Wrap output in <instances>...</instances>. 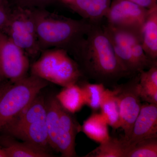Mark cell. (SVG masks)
<instances>
[{"instance_id": "6da1fadb", "label": "cell", "mask_w": 157, "mask_h": 157, "mask_svg": "<svg viewBox=\"0 0 157 157\" xmlns=\"http://www.w3.org/2000/svg\"><path fill=\"white\" fill-rule=\"evenodd\" d=\"M75 47L85 69L93 78L108 81L128 75L116 55L110 39L99 23H92L85 37Z\"/></svg>"}, {"instance_id": "7a4b0ae2", "label": "cell", "mask_w": 157, "mask_h": 157, "mask_svg": "<svg viewBox=\"0 0 157 157\" xmlns=\"http://www.w3.org/2000/svg\"><path fill=\"white\" fill-rule=\"evenodd\" d=\"M32 75L63 87L76 83L82 76L78 65L64 49L43 54L33 64Z\"/></svg>"}, {"instance_id": "3957f363", "label": "cell", "mask_w": 157, "mask_h": 157, "mask_svg": "<svg viewBox=\"0 0 157 157\" xmlns=\"http://www.w3.org/2000/svg\"><path fill=\"white\" fill-rule=\"evenodd\" d=\"M13 83L0 95V129L30 104L48 85L47 81L33 75Z\"/></svg>"}, {"instance_id": "277c9868", "label": "cell", "mask_w": 157, "mask_h": 157, "mask_svg": "<svg viewBox=\"0 0 157 157\" xmlns=\"http://www.w3.org/2000/svg\"><path fill=\"white\" fill-rule=\"evenodd\" d=\"M37 37L44 44L64 45H76L89 30L92 23L85 19L74 20L65 17L36 19Z\"/></svg>"}, {"instance_id": "5b68a950", "label": "cell", "mask_w": 157, "mask_h": 157, "mask_svg": "<svg viewBox=\"0 0 157 157\" xmlns=\"http://www.w3.org/2000/svg\"><path fill=\"white\" fill-rule=\"evenodd\" d=\"M29 67L23 50L0 33V70L4 77L13 83L25 77Z\"/></svg>"}, {"instance_id": "8992f818", "label": "cell", "mask_w": 157, "mask_h": 157, "mask_svg": "<svg viewBox=\"0 0 157 157\" xmlns=\"http://www.w3.org/2000/svg\"><path fill=\"white\" fill-rule=\"evenodd\" d=\"M148 11L127 0H115L110 5L105 17L110 25L141 33Z\"/></svg>"}, {"instance_id": "52a82bcc", "label": "cell", "mask_w": 157, "mask_h": 157, "mask_svg": "<svg viewBox=\"0 0 157 157\" xmlns=\"http://www.w3.org/2000/svg\"><path fill=\"white\" fill-rule=\"evenodd\" d=\"M29 11L21 8L11 14L5 29L8 36L23 50L34 52L36 48V21Z\"/></svg>"}, {"instance_id": "ba28073f", "label": "cell", "mask_w": 157, "mask_h": 157, "mask_svg": "<svg viewBox=\"0 0 157 157\" xmlns=\"http://www.w3.org/2000/svg\"><path fill=\"white\" fill-rule=\"evenodd\" d=\"M138 78L131 84L119 88L117 98L120 128L124 132V141L128 138L142 104L136 87Z\"/></svg>"}, {"instance_id": "9c48e42d", "label": "cell", "mask_w": 157, "mask_h": 157, "mask_svg": "<svg viewBox=\"0 0 157 157\" xmlns=\"http://www.w3.org/2000/svg\"><path fill=\"white\" fill-rule=\"evenodd\" d=\"M157 137V104H142L131 134L124 141L127 150L137 142Z\"/></svg>"}, {"instance_id": "30bf717a", "label": "cell", "mask_w": 157, "mask_h": 157, "mask_svg": "<svg viewBox=\"0 0 157 157\" xmlns=\"http://www.w3.org/2000/svg\"><path fill=\"white\" fill-rule=\"evenodd\" d=\"M81 131V126L77 124L71 115L61 106L57 133L56 150L62 156H76L75 139L76 134Z\"/></svg>"}, {"instance_id": "8fae6325", "label": "cell", "mask_w": 157, "mask_h": 157, "mask_svg": "<svg viewBox=\"0 0 157 157\" xmlns=\"http://www.w3.org/2000/svg\"><path fill=\"white\" fill-rule=\"evenodd\" d=\"M110 39L113 50L121 66L128 74L138 73L128 43L125 31L107 24L103 26Z\"/></svg>"}, {"instance_id": "7c38bea8", "label": "cell", "mask_w": 157, "mask_h": 157, "mask_svg": "<svg viewBox=\"0 0 157 157\" xmlns=\"http://www.w3.org/2000/svg\"><path fill=\"white\" fill-rule=\"evenodd\" d=\"M111 0H73L69 3L71 9L84 19L92 23H99L106 17Z\"/></svg>"}, {"instance_id": "4fadbf2b", "label": "cell", "mask_w": 157, "mask_h": 157, "mask_svg": "<svg viewBox=\"0 0 157 157\" xmlns=\"http://www.w3.org/2000/svg\"><path fill=\"white\" fill-rule=\"evenodd\" d=\"M9 133L25 142L45 149L49 145L45 117Z\"/></svg>"}, {"instance_id": "5bb4252c", "label": "cell", "mask_w": 157, "mask_h": 157, "mask_svg": "<svg viewBox=\"0 0 157 157\" xmlns=\"http://www.w3.org/2000/svg\"><path fill=\"white\" fill-rule=\"evenodd\" d=\"M140 36L146 55L152 60L157 61V6L149 9Z\"/></svg>"}, {"instance_id": "9a60e30c", "label": "cell", "mask_w": 157, "mask_h": 157, "mask_svg": "<svg viewBox=\"0 0 157 157\" xmlns=\"http://www.w3.org/2000/svg\"><path fill=\"white\" fill-rule=\"evenodd\" d=\"M124 29L125 31L129 48L138 73L157 64V61L152 60L144 52L140 33L132 30Z\"/></svg>"}, {"instance_id": "2e32d148", "label": "cell", "mask_w": 157, "mask_h": 157, "mask_svg": "<svg viewBox=\"0 0 157 157\" xmlns=\"http://www.w3.org/2000/svg\"><path fill=\"white\" fill-rule=\"evenodd\" d=\"M56 98L60 105L71 113L78 112L85 105L82 89L76 83L63 87Z\"/></svg>"}, {"instance_id": "e0dca14e", "label": "cell", "mask_w": 157, "mask_h": 157, "mask_svg": "<svg viewBox=\"0 0 157 157\" xmlns=\"http://www.w3.org/2000/svg\"><path fill=\"white\" fill-rule=\"evenodd\" d=\"M108 126L107 121L101 113H94L84 121L81 131L90 139L101 144L110 137Z\"/></svg>"}, {"instance_id": "ac0fdd59", "label": "cell", "mask_w": 157, "mask_h": 157, "mask_svg": "<svg viewBox=\"0 0 157 157\" xmlns=\"http://www.w3.org/2000/svg\"><path fill=\"white\" fill-rule=\"evenodd\" d=\"M119 89L109 90L106 89L102 101L100 109L101 113L105 118L108 125L114 129L120 128L119 109L117 94Z\"/></svg>"}, {"instance_id": "d6986e66", "label": "cell", "mask_w": 157, "mask_h": 157, "mask_svg": "<svg viewBox=\"0 0 157 157\" xmlns=\"http://www.w3.org/2000/svg\"><path fill=\"white\" fill-rule=\"evenodd\" d=\"M46 104L45 123L48 134V144L56 150L57 133L59 122L60 111L61 106L56 98H51Z\"/></svg>"}, {"instance_id": "ffe728a7", "label": "cell", "mask_w": 157, "mask_h": 157, "mask_svg": "<svg viewBox=\"0 0 157 157\" xmlns=\"http://www.w3.org/2000/svg\"><path fill=\"white\" fill-rule=\"evenodd\" d=\"M85 156L86 157H126L127 147L122 138L109 139Z\"/></svg>"}, {"instance_id": "44dd1931", "label": "cell", "mask_w": 157, "mask_h": 157, "mask_svg": "<svg viewBox=\"0 0 157 157\" xmlns=\"http://www.w3.org/2000/svg\"><path fill=\"white\" fill-rule=\"evenodd\" d=\"M7 157H49L46 149L28 142H12L3 148Z\"/></svg>"}, {"instance_id": "7402d4cb", "label": "cell", "mask_w": 157, "mask_h": 157, "mask_svg": "<svg viewBox=\"0 0 157 157\" xmlns=\"http://www.w3.org/2000/svg\"><path fill=\"white\" fill-rule=\"evenodd\" d=\"M84 95L85 105L94 111L100 109L105 87L103 83H85L81 86Z\"/></svg>"}, {"instance_id": "603a6c76", "label": "cell", "mask_w": 157, "mask_h": 157, "mask_svg": "<svg viewBox=\"0 0 157 157\" xmlns=\"http://www.w3.org/2000/svg\"><path fill=\"white\" fill-rule=\"evenodd\" d=\"M157 137L141 140L127 150L126 157H157Z\"/></svg>"}, {"instance_id": "cb8c5ba5", "label": "cell", "mask_w": 157, "mask_h": 157, "mask_svg": "<svg viewBox=\"0 0 157 157\" xmlns=\"http://www.w3.org/2000/svg\"><path fill=\"white\" fill-rule=\"evenodd\" d=\"M137 92L141 100L149 104H157V86L136 85Z\"/></svg>"}, {"instance_id": "d4e9b609", "label": "cell", "mask_w": 157, "mask_h": 157, "mask_svg": "<svg viewBox=\"0 0 157 157\" xmlns=\"http://www.w3.org/2000/svg\"><path fill=\"white\" fill-rule=\"evenodd\" d=\"M10 16L7 4L3 0H0V29L6 27Z\"/></svg>"}, {"instance_id": "484cf974", "label": "cell", "mask_w": 157, "mask_h": 157, "mask_svg": "<svg viewBox=\"0 0 157 157\" xmlns=\"http://www.w3.org/2000/svg\"><path fill=\"white\" fill-rule=\"evenodd\" d=\"M137 4L145 9H149L157 6V0H127Z\"/></svg>"}, {"instance_id": "4316f807", "label": "cell", "mask_w": 157, "mask_h": 157, "mask_svg": "<svg viewBox=\"0 0 157 157\" xmlns=\"http://www.w3.org/2000/svg\"><path fill=\"white\" fill-rule=\"evenodd\" d=\"M21 2L25 5H39L40 4L46 3L50 0H19Z\"/></svg>"}, {"instance_id": "83f0119b", "label": "cell", "mask_w": 157, "mask_h": 157, "mask_svg": "<svg viewBox=\"0 0 157 157\" xmlns=\"http://www.w3.org/2000/svg\"><path fill=\"white\" fill-rule=\"evenodd\" d=\"M10 84H1L0 83V95L2 94L3 92L9 86Z\"/></svg>"}, {"instance_id": "f1b7e54d", "label": "cell", "mask_w": 157, "mask_h": 157, "mask_svg": "<svg viewBox=\"0 0 157 157\" xmlns=\"http://www.w3.org/2000/svg\"><path fill=\"white\" fill-rule=\"evenodd\" d=\"M0 157H7L6 151L3 148H0Z\"/></svg>"}, {"instance_id": "f546056e", "label": "cell", "mask_w": 157, "mask_h": 157, "mask_svg": "<svg viewBox=\"0 0 157 157\" xmlns=\"http://www.w3.org/2000/svg\"><path fill=\"white\" fill-rule=\"evenodd\" d=\"M3 77H4V76H3L2 72H1V70H0V82H1V81H2V78Z\"/></svg>"}, {"instance_id": "4dcf8cb0", "label": "cell", "mask_w": 157, "mask_h": 157, "mask_svg": "<svg viewBox=\"0 0 157 157\" xmlns=\"http://www.w3.org/2000/svg\"><path fill=\"white\" fill-rule=\"evenodd\" d=\"M63 1H64L65 2H66L70 3L73 0H63Z\"/></svg>"}]
</instances>
